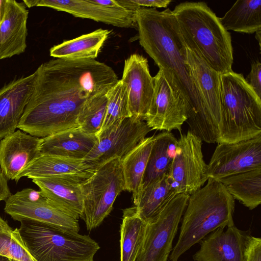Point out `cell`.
I'll return each mask as SVG.
<instances>
[{
    "instance_id": "obj_9",
    "label": "cell",
    "mask_w": 261,
    "mask_h": 261,
    "mask_svg": "<svg viewBox=\"0 0 261 261\" xmlns=\"http://www.w3.org/2000/svg\"><path fill=\"white\" fill-rule=\"evenodd\" d=\"M189 195H176L147 223L143 242L135 261H167Z\"/></svg>"
},
{
    "instance_id": "obj_16",
    "label": "cell",
    "mask_w": 261,
    "mask_h": 261,
    "mask_svg": "<svg viewBox=\"0 0 261 261\" xmlns=\"http://www.w3.org/2000/svg\"><path fill=\"white\" fill-rule=\"evenodd\" d=\"M121 81L125 85L131 117L144 121L154 91L147 59L134 54L124 61Z\"/></svg>"
},
{
    "instance_id": "obj_29",
    "label": "cell",
    "mask_w": 261,
    "mask_h": 261,
    "mask_svg": "<svg viewBox=\"0 0 261 261\" xmlns=\"http://www.w3.org/2000/svg\"><path fill=\"white\" fill-rule=\"evenodd\" d=\"M234 198L249 210L261 203V169H256L217 180Z\"/></svg>"
},
{
    "instance_id": "obj_36",
    "label": "cell",
    "mask_w": 261,
    "mask_h": 261,
    "mask_svg": "<svg viewBox=\"0 0 261 261\" xmlns=\"http://www.w3.org/2000/svg\"><path fill=\"white\" fill-rule=\"evenodd\" d=\"M132 1L140 7L148 8H167L172 2L170 0H132Z\"/></svg>"
},
{
    "instance_id": "obj_8",
    "label": "cell",
    "mask_w": 261,
    "mask_h": 261,
    "mask_svg": "<svg viewBox=\"0 0 261 261\" xmlns=\"http://www.w3.org/2000/svg\"><path fill=\"white\" fill-rule=\"evenodd\" d=\"M153 94L144 121L152 130H181L187 120L184 96L173 74L159 68L153 77Z\"/></svg>"
},
{
    "instance_id": "obj_1",
    "label": "cell",
    "mask_w": 261,
    "mask_h": 261,
    "mask_svg": "<svg viewBox=\"0 0 261 261\" xmlns=\"http://www.w3.org/2000/svg\"><path fill=\"white\" fill-rule=\"evenodd\" d=\"M36 71L34 90L17 128L41 138L78 127L86 102L107 94L119 81L111 67L95 59H53Z\"/></svg>"
},
{
    "instance_id": "obj_38",
    "label": "cell",
    "mask_w": 261,
    "mask_h": 261,
    "mask_svg": "<svg viewBox=\"0 0 261 261\" xmlns=\"http://www.w3.org/2000/svg\"><path fill=\"white\" fill-rule=\"evenodd\" d=\"M7 0H0V24L4 18L6 8Z\"/></svg>"
},
{
    "instance_id": "obj_14",
    "label": "cell",
    "mask_w": 261,
    "mask_h": 261,
    "mask_svg": "<svg viewBox=\"0 0 261 261\" xmlns=\"http://www.w3.org/2000/svg\"><path fill=\"white\" fill-rule=\"evenodd\" d=\"M256 169H261V135L234 143H218L207 176L218 180Z\"/></svg>"
},
{
    "instance_id": "obj_33",
    "label": "cell",
    "mask_w": 261,
    "mask_h": 261,
    "mask_svg": "<svg viewBox=\"0 0 261 261\" xmlns=\"http://www.w3.org/2000/svg\"><path fill=\"white\" fill-rule=\"evenodd\" d=\"M0 255L17 261H36L24 244L18 229H12L1 217Z\"/></svg>"
},
{
    "instance_id": "obj_11",
    "label": "cell",
    "mask_w": 261,
    "mask_h": 261,
    "mask_svg": "<svg viewBox=\"0 0 261 261\" xmlns=\"http://www.w3.org/2000/svg\"><path fill=\"white\" fill-rule=\"evenodd\" d=\"M152 130L145 121L130 117L101 130L94 148L84 159L95 169L109 160H122Z\"/></svg>"
},
{
    "instance_id": "obj_25",
    "label": "cell",
    "mask_w": 261,
    "mask_h": 261,
    "mask_svg": "<svg viewBox=\"0 0 261 261\" xmlns=\"http://www.w3.org/2000/svg\"><path fill=\"white\" fill-rule=\"evenodd\" d=\"M102 29L66 40L50 49V56L66 60L95 59L110 34Z\"/></svg>"
},
{
    "instance_id": "obj_15",
    "label": "cell",
    "mask_w": 261,
    "mask_h": 261,
    "mask_svg": "<svg viewBox=\"0 0 261 261\" xmlns=\"http://www.w3.org/2000/svg\"><path fill=\"white\" fill-rule=\"evenodd\" d=\"M93 173L38 178L32 181L50 203L79 220L84 211L82 185Z\"/></svg>"
},
{
    "instance_id": "obj_7",
    "label": "cell",
    "mask_w": 261,
    "mask_h": 261,
    "mask_svg": "<svg viewBox=\"0 0 261 261\" xmlns=\"http://www.w3.org/2000/svg\"><path fill=\"white\" fill-rule=\"evenodd\" d=\"M82 218L88 230L99 226L110 214L117 196L125 190L121 160L114 158L96 168L82 185Z\"/></svg>"
},
{
    "instance_id": "obj_17",
    "label": "cell",
    "mask_w": 261,
    "mask_h": 261,
    "mask_svg": "<svg viewBox=\"0 0 261 261\" xmlns=\"http://www.w3.org/2000/svg\"><path fill=\"white\" fill-rule=\"evenodd\" d=\"M41 138L18 130L0 141V168L7 179L17 182L19 174L41 154Z\"/></svg>"
},
{
    "instance_id": "obj_30",
    "label": "cell",
    "mask_w": 261,
    "mask_h": 261,
    "mask_svg": "<svg viewBox=\"0 0 261 261\" xmlns=\"http://www.w3.org/2000/svg\"><path fill=\"white\" fill-rule=\"evenodd\" d=\"M147 224L135 206L123 210L120 231V261H135L143 242Z\"/></svg>"
},
{
    "instance_id": "obj_26",
    "label": "cell",
    "mask_w": 261,
    "mask_h": 261,
    "mask_svg": "<svg viewBox=\"0 0 261 261\" xmlns=\"http://www.w3.org/2000/svg\"><path fill=\"white\" fill-rule=\"evenodd\" d=\"M177 139L174 135L164 131L154 136L142 184L144 188L150 182L167 174L175 155Z\"/></svg>"
},
{
    "instance_id": "obj_27",
    "label": "cell",
    "mask_w": 261,
    "mask_h": 261,
    "mask_svg": "<svg viewBox=\"0 0 261 261\" xmlns=\"http://www.w3.org/2000/svg\"><path fill=\"white\" fill-rule=\"evenodd\" d=\"M153 139L154 136L146 137L121 160L125 190L133 193L134 204L142 190L143 177Z\"/></svg>"
},
{
    "instance_id": "obj_2",
    "label": "cell",
    "mask_w": 261,
    "mask_h": 261,
    "mask_svg": "<svg viewBox=\"0 0 261 261\" xmlns=\"http://www.w3.org/2000/svg\"><path fill=\"white\" fill-rule=\"evenodd\" d=\"M140 44L159 68L170 71L184 96L190 130L207 143H216L219 129L202 101L187 63V47L169 8L140 7L135 13Z\"/></svg>"
},
{
    "instance_id": "obj_5",
    "label": "cell",
    "mask_w": 261,
    "mask_h": 261,
    "mask_svg": "<svg viewBox=\"0 0 261 261\" xmlns=\"http://www.w3.org/2000/svg\"><path fill=\"white\" fill-rule=\"evenodd\" d=\"M218 142L234 143L261 135V98L241 73L220 74Z\"/></svg>"
},
{
    "instance_id": "obj_39",
    "label": "cell",
    "mask_w": 261,
    "mask_h": 261,
    "mask_svg": "<svg viewBox=\"0 0 261 261\" xmlns=\"http://www.w3.org/2000/svg\"><path fill=\"white\" fill-rule=\"evenodd\" d=\"M260 37H261V30H258L255 32V38L257 41L258 42L259 48H260Z\"/></svg>"
},
{
    "instance_id": "obj_12",
    "label": "cell",
    "mask_w": 261,
    "mask_h": 261,
    "mask_svg": "<svg viewBox=\"0 0 261 261\" xmlns=\"http://www.w3.org/2000/svg\"><path fill=\"white\" fill-rule=\"evenodd\" d=\"M26 6L47 7L69 13L74 17L90 19L122 28L136 27L135 13L123 1L23 0Z\"/></svg>"
},
{
    "instance_id": "obj_32",
    "label": "cell",
    "mask_w": 261,
    "mask_h": 261,
    "mask_svg": "<svg viewBox=\"0 0 261 261\" xmlns=\"http://www.w3.org/2000/svg\"><path fill=\"white\" fill-rule=\"evenodd\" d=\"M106 95L108 101L100 132L131 117L126 87L121 80L107 92Z\"/></svg>"
},
{
    "instance_id": "obj_23",
    "label": "cell",
    "mask_w": 261,
    "mask_h": 261,
    "mask_svg": "<svg viewBox=\"0 0 261 261\" xmlns=\"http://www.w3.org/2000/svg\"><path fill=\"white\" fill-rule=\"evenodd\" d=\"M176 195V191L167 174H165L142 189L134 204L136 211L138 215L148 223Z\"/></svg>"
},
{
    "instance_id": "obj_28",
    "label": "cell",
    "mask_w": 261,
    "mask_h": 261,
    "mask_svg": "<svg viewBox=\"0 0 261 261\" xmlns=\"http://www.w3.org/2000/svg\"><path fill=\"white\" fill-rule=\"evenodd\" d=\"M219 20L227 31L255 33L261 29V0H238Z\"/></svg>"
},
{
    "instance_id": "obj_34",
    "label": "cell",
    "mask_w": 261,
    "mask_h": 261,
    "mask_svg": "<svg viewBox=\"0 0 261 261\" xmlns=\"http://www.w3.org/2000/svg\"><path fill=\"white\" fill-rule=\"evenodd\" d=\"M245 261H261V239L248 236L245 249Z\"/></svg>"
},
{
    "instance_id": "obj_4",
    "label": "cell",
    "mask_w": 261,
    "mask_h": 261,
    "mask_svg": "<svg viewBox=\"0 0 261 261\" xmlns=\"http://www.w3.org/2000/svg\"><path fill=\"white\" fill-rule=\"evenodd\" d=\"M234 199L219 181L206 184L189 196L183 214L179 235L169 256L177 261L194 244L220 227L234 224Z\"/></svg>"
},
{
    "instance_id": "obj_3",
    "label": "cell",
    "mask_w": 261,
    "mask_h": 261,
    "mask_svg": "<svg viewBox=\"0 0 261 261\" xmlns=\"http://www.w3.org/2000/svg\"><path fill=\"white\" fill-rule=\"evenodd\" d=\"M172 11L187 48L218 73L232 71L230 34L205 2L181 3Z\"/></svg>"
},
{
    "instance_id": "obj_40",
    "label": "cell",
    "mask_w": 261,
    "mask_h": 261,
    "mask_svg": "<svg viewBox=\"0 0 261 261\" xmlns=\"http://www.w3.org/2000/svg\"><path fill=\"white\" fill-rule=\"evenodd\" d=\"M0 261H11L10 259L0 255Z\"/></svg>"
},
{
    "instance_id": "obj_20",
    "label": "cell",
    "mask_w": 261,
    "mask_h": 261,
    "mask_svg": "<svg viewBox=\"0 0 261 261\" xmlns=\"http://www.w3.org/2000/svg\"><path fill=\"white\" fill-rule=\"evenodd\" d=\"M187 63L203 105L218 128L221 119L220 74L196 53L187 47Z\"/></svg>"
},
{
    "instance_id": "obj_24",
    "label": "cell",
    "mask_w": 261,
    "mask_h": 261,
    "mask_svg": "<svg viewBox=\"0 0 261 261\" xmlns=\"http://www.w3.org/2000/svg\"><path fill=\"white\" fill-rule=\"evenodd\" d=\"M95 169L84 160L51 155H41L18 176L31 179L94 172Z\"/></svg>"
},
{
    "instance_id": "obj_21",
    "label": "cell",
    "mask_w": 261,
    "mask_h": 261,
    "mask_svg": "<svg viewBox=\"0 0 261 261\" xmlns=\"http://www.w3.org/2000/svg\"><path fill=\"white\" fill-rule=\"evenodd\" d=\"M28 14L23 2L7 0L5 14L0 24V60L25 51Z\"/></svg>"
},
{
    "instance_id": "obj_6",
    "label": "cell",
    "mask_w": 261,
    "mask_h": 261,
    "mask_svg": "<svg viewBox=\"0 0 261 261\" xmlns=\"http://www.w3.org/2000/svg\"><path fill=\"white\" fill-rule=\"evenodd\" d=\"M19 221L20 237L36 261H94L93 257L100 249L89 236L33 220Z\"/></svg>"
},
{
    "instance_id": "obj_31",
    "label": "cell",
    "mask_w": 261,
    "mask_h": 261,
    "mask_svg": "<svg viewBox=\"0 0 261 261\" xmlns=\"http://www.w3.org/2000/svg\"><path fill=\"white\" fill-rule=\"evenodd\" d=\"M107 101L106 94L87 101L78 115V127L87 134L97 135L102 128Z\"/></svg>"
},
{
    "instance_id": "obj_41",
    "label": "cell",
    "mask_w": 261,
    "mask_h": 261,
    "mask_svg": "<svg viewBox=\"0 0 261 261\" xmlns=\"http://www.w3.org/2000/svg\"><path fill=\"white\" fill-rule=\"evenodd\" d=\"M10 260L11 261H17V260H14V259H10Z\"/></svg>"
},
{
    "instance_id": "obj_19",
    "label": "cell",
    "mask_w": 261,
    "mask_h": 261,
    "mask_svg": "<svg viewBox=\"0 0 261 261\" xmlns=\"http://www.w3.org/2000/svg\"><path fill=\"white\" fill-rule=\"evenodd\" d=\"M248 236L234 225L220 227L205 237L193 255L195 261H245Z\"/></svg>"
},
{
    "instance_id": "obj_22",
    "label": "cell",
    "mask_w": 261,
    "mask_h": 261,
    "mask_svg": "<svg viewBox=\"0 0 261 261\" xmlns=\"http://www.w3.org/2000/svg\"><path fill=\"white\" fill-rule=\"evenodd\" d=\"M97 141V135L87 134L76 127L42 138L40 152L41 155L84 160Z\"/></svg>"
},
{
    "instance_id": "obj_10",
    "label": "cell",
    "mask_w": 261,
    "mask_h": 261,
    "mask_svg": "<svg viewBox=\"0 0 261 261\" xmlns=\"http://www.w3.org/2000/svg\"><path fill=\"white\" fill-rule=\"evenodd\" d=\"M202 145V140L190 130L181 133L177 139L176 153L167 173L177 194L190 195L208 179Z\"/></svg>"
},
{
    "instance_id": "obj_18",
    "label": "cell",
    "mask_w": 261,
    "mask_h": 261,
    "mask_svg": "<svg viewBox=\"0 0 261 261\" xmlns=\"http://www.w3.org/2000/svg\"><path fill=\"white\" fill-rule=\"evenodd\" d=\"M36 70L15 80L0 90V140L15 132L34 92Z\"/></svg>"
},
{
    "instance_id": "obj_37",
    "label": "cell",
    "mask_w": 261,
    "mask_h": 261,
    "mask_svg": "<svg viewBox=\"0 0 261 261\" xmlns=\"http://www.w3.org/2000/svg\"><path fill=\"white\" fill-rule=\"evenodd\" d=\"M11 195L8 179L3 174L0 168V202L5 201Z\"/></svg>"
},
{
    "instance_id": "obj_13",
    "label": "cell",
    "mask_w": 261,
    "mask_h": 261,
    "mask_svg": "<svg viewBox=\"0 0 261 261\" xmlns=\"http://www.w3.org/2000/svg\"><path fill=\"white\" fill-rule=\"evenodd\" d=\"M4 211L16 221L31 219L67 231L80 230L78 219L50 203L40 190L26 188L11 194L5 201Z\"/></svg>"
},
{
    "instance_id": "obj_35",
    "label": "cell",
    "mask_w": 261,
    "mask_h": 261,
    "mask_svg": "<svg viewBox=\"0 0 261 261\" xmlns=\"http://www.w3.org/2000/svg\"><path fill=\"white\" fill-rule=\"evenodd\" d=\"M257 96L261 98V63L256 61L251 65V71L246 79Z\"/></svg>"
}]
</instances>
